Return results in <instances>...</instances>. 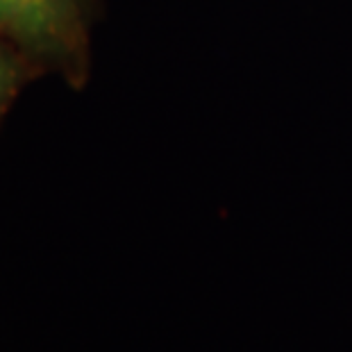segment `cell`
<instances>
[{
    "instance_id": "6da1fadb",
    "label": "cell",
    "mask_w": 352,
    "mask_h": 352,
    "mask_svg": "<svg viewBox=\"0 0 352 352\" xmlns=\"http://www.w3.org/2000/svg\"><path fill=\"white\" fill-rule=\"evenodd\" d=\"M94 0H0V39L32 71H55L80 89L89 73Z\"/></svg>"
},
{
    "instance_id": "7a4b0ae2",
    "label": "cell",
    "mask_w": 352,
    "mask_h": 352,
    "mask_svg": "<svg viewBox=\"0 0 352 352\" xmlns=\"http://www.w3.org/2000/svg\"><path fill=\"white\" fill-rule=\"evenodd\" d=\"M23 71H32V69H30L25 59L10 43L0 39V114L7 109L12 96L16 94L21 80L25 76Z\"/></svg>"
}]
</instances>
